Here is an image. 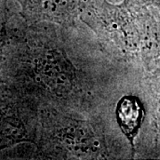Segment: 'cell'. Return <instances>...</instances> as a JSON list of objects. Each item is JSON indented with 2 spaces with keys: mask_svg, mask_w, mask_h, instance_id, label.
Masks as SVG:
<instances>
[{
  "mask_svg": "<svg viewBox=\"0 0 160 160\" xmlns=\"http://www.w3.org/2000/svg\"><path fill=\"white\" fill-rule=\"evenodd\" d=\"M22 15L29 22L48 21L70 26L87 0H18Z\"/></svg>",
  "mask_w": 160,
  "mask_h": 160,
  "instance_id": "6da1fadb",
  "label": "cell"
},
{
  "mask_svg": "<svg viewBox=\"0 0 160 160\" xmlns=\"http://www.w3.org/2000/svg\"><path fill=\"white\" fill-rule=\"evenodd\" d=\"M142 112L141 102L132 96L124 97L118 105L117 117L119 126L132 144L141 125Z\"/></svg>",
  "mask_w": 160,
  "mask_h": 160,
  "instance_id": "7a4b0ae2",
  "label": "cell"
},
{
  "mask_svg": "<svg viewBox=\"0 0 160 160\" xmlns=\"http://www.w3.org/2000/svg\"><path fill=\"white\" fill-rule=\"evenodd\" d=\"M159 0H125L124 6L128 9L142 8L148 6H157Z\"/></svg>",
  "mask_w": 160,
  "mask_h": 160,
  "instance_id": "3957f363",
  "label": "cell"
}]
</instances>
